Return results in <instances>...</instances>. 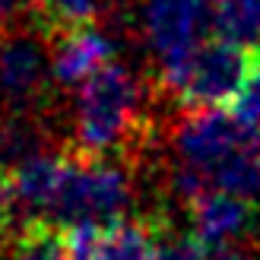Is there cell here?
I'll return each instance as SVG.
<instances>
[{"label": "cell", "instance_id": "cell-12", "mask_svg": "<svg viewBox=\"0 0 260 260\" xmlns=\"http://www.w3.org/2000/svg\"><path fill=\"white\" fill-rule=\"evenodd\" d=\"M213 29L241 45H254L260 38V0H213Z\"/></svg>", "mask_w": 260, "mask_h": 260}, {"label": "cell", "instance_id": "cell-3", "mask_svg": "<svg viewBox=\"0 0 260 260\" xmlns=\"http://www.w3.org/2000/svg\"><path fill=\"white\" fill-rule=\"evenodd\" d=\"M251 45L232 42V38H206L200 51L190 57V63L181 70L162 92L178 99L181 108H222L232 105L235 95L241 92L248 80L251 60H254Z\"/></svg>", "mask_w": 260, "mask_h": 260}, {"label": "cell", "instance_id": "cell-6", "mask_svg": "<svg viewBox=\"0 0 260 260\" xmlns=\"http://www.w3.org/2000/svg\"><path fill=\"white\" fill-rule=\"evenodd\" d=\"M51 80L48 38L29 25L0 29V108L7 114H25L38 102Z\"/></svg>", "mask_w": 260, "mask_h": 260}, {"label": "cell", "instance_id": "cell-7", "mask_svg": "<svg viewBox=\"0 0 260 260\" xmlns=\"http://www.w3.org/2000/svg\"><path fill=\"white\" fill-rule=\"evenodd\" d=\"M190 206V222L193 235L200 238L206 251L219 244H235V241H251L260 235V203L248 197H235L225 190H203Z\"/></svg>", "mask_w": 260, "mask_h": 260}, {"label": "cell", "instance_id": "cell-10", "mask_svg": "<svg viewBox=\"0 0 260 260\" xmlns=\"http://www.w3.org/2000/svg\"><path fill=\"white\" fill-rule=\"evenodd\" d=\"M102 0H29V16L48 42L73 29L95 25Z\"/></svg>", "mask_w": 260, "mask_h": 260}, {"label": "cell", "instance_id": "cell-8", "mask_svg": "<svg viewBox=\"0 0 260 260\" xmlns=\"http://www.w3.org/2000/svg\"><path fill=\"white\" fill-rule=\"evenodd\" d=\"M114 60V45L95 25L73 29L67 35L54 38L51 48V80L63 89H80L86 80Z\"/></svg>", "mask_w": 260, "mask_h": 260}, {"label": "cell", "instance_id": "cell-13", "mask_svg": "<svg viewBox=\"0 0 260 260\" xmlns=\"http://www.w3.org/2000/svg\"><path fill=\"white\" fill-rule=\"evenodd\" d=\"M232 111L241 114L244 121L260 124V51H254L251 70H248V80H244L241 92L235 95V102H232Z\"/></svg>", "mask_w": 260, "mask_h": 260}, {"label": "cell", "instance_id": "cell-11", "mask_svg": "<svg viewBox=\"0 0 260 260\" xmlns=\"http://www.w3.org/2000/svg\"><path fill=\"white\" fill-rule=\"evenodd\" d=\"M4 260H70L63 248V225L51 219H35L7 241Z\"/></svg>", "mask_w": 260, "mask_h": 260}, {"label": "cell", "instance_id": "cell-5", "mask_svg": "<svg viewBox=\"0 0 260 260\" xmlns=\"http://www.w3.org/2000/svg\"><path fill=\"white\" fill-rule=\"evenodd\" d=\"M213 0H146L143 32L159 60V86L165 89L190 63L216 25Z\"/></svg>", "mask_w": 260, "mask_h": 260}, {"label": "cell", "instance_id": "cell-2", "mask_svg": "<svg viewBox=\"0 0 260 260\" xmlns=\"http://www.w3.org/2000/svg\"><path fill=\"white\" fill-rule=\"evenodd\" d=\"M130 178L127 172L105 159V155H86L67 149V165H63L60 190L51 206V222L76 225H111L124 219V210L130 206Z\"/></svg>", "mask_w": 260, "mask_h": 260}, {"label": "cell", "instance_id": "cell-1", "mask_svg": "<svg viewBox=\"0 0 260 260\" xmlns=\"http://www.w3.org/2000/svg\"><path fill=\"white\" fill-rule=\"evenodd\" d=\"M143 86L118 60L105 63L92 80L76 89L73 146L86 155L127 152L146 137L143 118Z\"/></svg>", "mask_w": 260, "mask_h": 260}, {"label": "cell", "instance_id": "cell-14", "mask_svg": "<svg viewBox=\"0 0 260 260\" xmlns=\"http://www.w3.org/2000/svg\"><path fill=\"white\" fill-rule=\"evenodd\" d=\"M159 260H210V251L200 244L197 235H165L162 248H159Z\"/></svg>", "mask_w": 260, "mask_h": 260}, {"label": "cell", "instance_id": "cell-9", "mask_svg": "<svg viewBox=\"0 0 260 260\" xmlns=\"http://www.w3.org/2000/svg\"><path fill=\"white\" fill-rule=\"evenodd\" d=\"M165 225L159 219H118L102 229L92 260H159Z\"/></svg>", "mask_w": 260, "mask_h": 260}, {"label": "cell", "instance_id": "cell-4", "mask_svg": "<svg viewBox=\"0 0 260 260\" xmlns=\"http://www.w3.org/2000/svg\"><path fill=\"white\" fill-rule=\"evenodd\" d=\"M178 165L200 175L229 155L260 149V124L244 121L232 108H187L172 127Z\"/></svg>", "mask_w": 260, "mask_h": 260}]
</instances>
